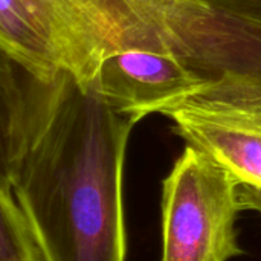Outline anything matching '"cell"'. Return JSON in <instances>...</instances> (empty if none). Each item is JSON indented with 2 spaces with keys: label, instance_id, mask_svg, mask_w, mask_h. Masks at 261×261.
<instances>
[{
  "label": "cell",
  "instance_id": "obj_1",
  "mask_svg": "<svg viewBox=\"0 0 261 261\" xmlns=\"http://www.w3.org/2000/svg\"><path fill=\"white\" fill-rule=\"evenodd\" d=\"M55 61L138 122L228 78L261 84V0H44Z\"/></svg>",
  "mask_w": 261,
  "mask_h": 261
},
{
  "label": "cell",
  "instance_id": "obj_2",
  "mask_svg": "<svg viewBox=\"0 0 261 261\" xmlns=\"http://www.w3.org/2000/svg\"><path fill=\"white\" fill-rule=\"evenodd\" d=\"M138 121L63 69L55 107L12 176L43 261H125V151Z\"/></svg>",
  "mask_w": 261,
  "mask_h": 261
},
{
  "label": "cell",
  "instance_id": "obj_3",
  "mask_svg": "<svg viewBox=\"0 0 261 261\" xmlns=\"http://www.w3.org/2000/svg\"><path fill=\"white\" fill-rule=\"evenodd\" d=\"M240 211L234 179L187 145L162 184L161 261H229L242 255L236 231Z\"/></svg>",
  "mask_w": 261,
  "mask_h": 261
},
{
  "label": "cell",
  "instance_id": "obj_4",
  "mask_svg": "<svg viewBox=\"0 0 261 261\" xmlns=\"http://www.w3.org/2000/svg\"><path fill=\"white\" fill-rule=\"evenodd\" d=\"M174 132L237 184L242 211L261 214V84L228 78L164 112Z\"/></svg>",
  "mask_w": 261,
  "mask_h": 261
},
{
  "label": "cell",
  "instance_id": "obj_5",
  "mask_svg": "<svg viewBox=\"0 0 261 261\" xmlns=\"http://www.w3.org/2000/svg\"><path fill=\"white\" fill-rule=\"evenodd\" d=\"M63 69L46 70L0 43V187L44 128L60 93Z\"/></svg>",
  "mask_w": 261,
  "mask_h": 261
},
{
  "label": "cell",
  "instance_id": "obj_6",
  "mask_svg": "<svg viewBox=\"0 0 261 261\" xmlns=\"http://www.w3.org/2000/svg\"><path fill=\"white\" fill-rule=\"evenodd\" d=\"M0 43L46 70L60 69L47 31L26 0H0Z\"/></svg>",
  "mask_w": 261,
  "mask_h": 261
},
{
  "label": "cell",
  "instance_id": "obj_7",
  "mask_svg": "<svg viewBox=\"0 0 261 261\" xmlns=\"http://www.w3.org/2000/svg\"><path fill=\"white\" fill-rule=\"evenodd\" d=\"M0 261H43L14 194L0 187Z\"/></svg>",
  "mask_w": 261,
  "mask_h": 261
},
{
  "label": "cell",
  "instance_id": "obj_8",
  "mask_svg": "<svg viewBox=\"0 0 261 261\" xmlns=\"http://www.w3.org/2000/svg\"><path fill=\"white\" fill-rule=\"evenodd\" d=\"M28 3H29V6L35 11V14L38 15V18L43 21V24H44V20H43V2L44 0H26ZM46 28V26H44Z\"/></svg>",
  "mask_w": 261,
  "mask_h": 261
}]
</instances>
